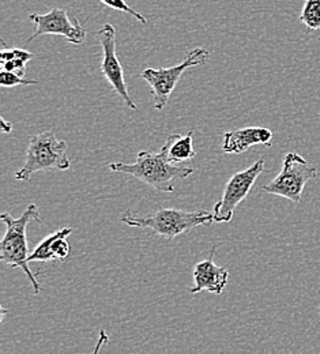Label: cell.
<instances>
[{"mask_svg": "<svg viewBox=\"0 0 320 354\" xmlns=\"http://www.w3.org/2000/svg\"><path fill=\"white\" fill-rule=\"evenodd\" d=\"M0 124H1V129H3V133H10L12 131V124L8 123L6 119L0 118Z\"/></svg>", "mask_w": 320, "mask_h": 354, "instance_id": "44dd1931", "label": "cell"}, {"mask_svg": "<svg viewBox=\"0 0 320 354\" xmlns=\"http://www.w3.org/2000/svg\"><path fill=\"white\" fill-rule=\"evenodd\" d=\"M12 52H14V59H18V60H22L25 63H28L29 60L33 59V53L25 50V49H19V48H12Z\"/></svg>", "mask_w": 320, "mask_h": 354, "instance_id": "ffe728a7", "label": "cell"}, {"mask_svg": "<svg viewBox=\"0 0 320 354\" xmlns=\"http://www.w3.org/2000/svg\"><path fill=\"white\" fill-rule=\"evenodd\" d=\"M318 176V169L300 154L290 151L285 156L282 169L273 181L263 185V191L300 203L307 183Z\"/></svg>", "mask_w": 320, "mask_h": 354, "instance_id": "5b68a950", "label": "cell"}, {"mask_svg": "<svg viewBox=\"0 0 320 354\" xmlns=\"http://www.w3.org/2000/svg\"><path fill=\"white\" fill-rule=\"evenodd\" d=\"M210 59V52L205 48L192 49L183 62L178 66L168 67V68H146L140 78L144 80L153 93L154 98V108L161 111L168 104L172 91L179 84L184 71L191 67L206 64Z\"/></svg>", "mask_w": 320, "mask_h": 354, "instance_id": "8992f818", "label": "cell"}, {"mask_svg": "<svg viewBox=\"0 0 320 354\" xmlns=\"http://www.w3.org/2000/svg\"><path fill=\"white\" fill-rule=\"evenodd\" d=\"M3 70L14 73V74L25 78V75H26V63L22 62V60L14 59V60H10V62L4 63L3 64Z\"/></svg>", "mask_w": 320, "mask_h": 354, "instance_id": "ac0fdd59", "label": "cell"}, {"mask_svg": "<svg viewBox=\"0 0 320 354\" xmlns=\"http://www.w3.org/2000/svg\"><path fill=\"white\" fill-rule=\"evenodd\" d=\"M29 19L36 29L28 43L40 36H63L71 44H82L86 39V30L77 18H70L68 12L62 8H53L48 14H30Z\"/></svg>", "mask_w": 320, "mask_h": 354, "instance_id": "9c48e42d", "label": "cell"}, {"mask_svg": "<svg viewBox=\"0 0 320 354\" xmlns=\"http://www.w3.org/2000/svg\"><path fill=\"white\" fill-rule=\"evenodd\" d=\"M265 172V160L259 158L247 169L234 174L229 178L221 199L214 205L213 217L218 223L230 222L236 207L250 195L258 177Z\"/></svg>", "mask_w": 320, "mask_h": 354, "instance_id": "52a82bcc", "label": "cell"}, {"mask_svg": "<svg viewBox=\"0 0 320 354\" xmlns=\"http://www.w3.org/2000/svg\"><path fill=\"white\" fill-rule=\"evenodd\" d=\"M98 1H101L102 4H105L106 7H109V8H112V10L123 11V12L131 14L137 21L142 22L143 25H146V24H147V19H146L142 14H139L138 11H135L134 8H131V7L126 3V0H98Z\"/></svg>", "mask_w": 320, "mask_h": 354, "instance_id": "2e32d148", "label": "cell"}, {"mask_svg": "<svg viewBox=\"0 0 320 354\" xmlns=\"http://www.w3.org/2000/svg\"><path fill=\"white\" fill-rule=\"evenodd\" d=\"M301 22L311 30L320 29V0H307L300 17Z\"/></svg>", "mask_w": 320, "mask_h": 354, "instance_id": "5bb4252c", "label": "cell"}, {"mask_svg": "<svg viewBox=\"0 0 320 354\" xmlns=\"http://www.w3.org/2000/svg\"><path fill=\"white\" fill-rule=\"evenodd\" d=\"M217 245H213L210 257L206 261L199 262L194 267V288L189 290L192 295H198L203 290L211 295H223L229 282V271L225 267H220L213 262V257Z\"/></svg>", "mask_w": 320, "mask_h": 354, "instance_id": "30bf717a", "label": "cell"}, {"mask_svg": "<svg viewBox=\"0 0 320 354\" xmlns=\"http://www.w3.org/2000/svg\"><path fill=\"white\" fill-rule=\"evenodd\" d=\"M113 174H126L154 188L158 192H175V181L184 180L194 174L192 168L175 167L168 161L167 150L160 153L139 151L134 164L113 162L109 165Z\"/></svg>", "mask_w": 320, "mask_h": 354, "instance_id": "6da1fadb", "label": "cell"}, {"mask_svg": "<svg viewBox=\"0 0 320 354\" xmlns=\"http://www.w3.org/2000/svg\"><path fill=\"white\" fill-rule=\"evenodd\" d=\"M120 221L139 229H150L156 236L165 240L188 233L192 229L210 225L214 222L213 213L209 212H185L182 209H158L149 216H139L129 210L122 214Z\"/></svg>", "mask_w": 320, "mask_h": 354, "instance_id": "3957f363", "label": "cell"}, {"mask_svg": "<svg viewBox=\"0 0 320 354\" xmlns=\"http://www.w3.org/2000/svg\"><path fill=\"white\" fill-rule=\"evenodd\" d=\"M1 221L6 223V234L0 241V261L6 265L11 266L12 268H21L26 277L29 278L33 293L40 295L43 286L37 281L36 275L32 272L29 267V247H28V226L32 222L43 223L40 218L39 209L35 203H30L23 214L19 218H14L11 214H1Z\"/></svg>", "mask_w": 320, "mask_h": 354, "instance_id": "7a4b0ae2", "label": "cell"}, {"mask_svg": "<svg viewBox=\"0 0 320 354\" xmlns=\"http://www.w3.org/2000/svg\"><path fill=\"white\" fill-rule=\"evenodd\" d=\"M192 133V131H189L187 135L172 133L168 136L162 147L167 150L168 161L171 164H180L195 158L196 151L194 149Z\"/></svg>", "mask_w": 320, "mask_h": 354, "instance_id": "7c38bea8", "label": "cell"}, {"mask_svg": "<svg viewBox=\"0 0 320 354\" xmlns=\"http://www.w3.org/2000/svg\"><path fill=\"white\" fill-rule=\"evenodd\" d=\"M319 312H320V308H319Z\"/></svg>", "mask_w": 320, "mask_h": 354, "instance_id": "7402d4cb", "label": "cell"}, {"mask_svg": "<svg viewBox=\"0 0 320 354\" xmlns=\"http://www.w3.org/2000/svg\"><path fill=\"white\" fill-rule=\"evenodd\" d=\"M73 233V227H63L49 236H46V239L35 248L33 252H30L29 255V263L30 262H52L56 261L53 257V251H52V245L53 243L60 239V237H68Z\"/></svg>", "mask_w": 320, "mask_h": 354, "instance_id": "4fadbf2b", "label": "cell"}, {"mask_svg": "<svg viewBox=\"0 0 320 354\" xmlns=\"http://www.w3.org/2000/svg\"><path fill=\"white\" fill-rule=\"evenodd\" d=\"M52 251H53V257L56 261H66L71 252V245H70L67 237L57 239L52 245Z\"/></svg>", "mask_w": 320, "mask_h": 354, "instance_id": "e0dca14e", "label": "cell"}, {"mask_svg": "<svg viewBox=\"0 0 320 354\" xmlns=\"http://www.w3.org/2000/svg\"><path fill=\"white\" fill-rule=\"evenodd\" d=\"M272 140L273 133L269 129L247 127L241 130H234L224 135L223 151L227 154H241L256 145H265L267 147H272Z\"/></svg>", "mask_w": 320, "mask_h": 354, "instance_id": "8fae6325", "label": "cell"}, {"mask_svg": "<svg viewBox=\"0 0 320 354\" xmlns=\"http://www.w3.org/2000/svg\"><path fill=\"white\" fill-rule=\"evenodd\" d=\"M70 165L66 140H59L52 131H43L30 139L25 164L15 174V178L28 181L37 172L67 171Z\"/></svg>", "mask_w": 320, "mask_h": 354, "instance_id": "277c9868", "label": "cell"}, {"mask_svg": "<svg viewBox=\"0 0 320 354\" xmlns=\"http://www.w3.org/2000/svg\"><path fill=\"white\" fill-rule=\"evenodd\" d=\"M108 342H109V335L106 334V331L104 328H101L100 333H98V339H97V344L94 346V351H93L92 354H100L102 346L106 345Z\"/></svg>", "mask_w": 320, "mask_h": 354, "instance_id": "d6986e66", "label": "cell"}, {"mask_svg": "<svg viewBox=\"0 0 320 354\" xmlns=\"http://www.w3.org/2000/svg\"><path fill=\"white\" fill-rule=\"evenodd\" d=\"M39 82L35 81V80H26L23 77H19L14 73H10V71H6L3 70L0 73V85L1 86H6V88H14V86H30V85H37Z\"/></svg>", "mask_w": 320, "mask_h": 354, "instance_id": "9a60e30c", "label": "cell"}, {"mask_svg": "<svg viewBox=\"0 0 320 354\" xmlns=\"http://www.w3.org/2000/svg\"><path fill=\"white\" fill-rule=\"evenodd\" d=\"M97 39L102 48V63H101V73L104 74L105 80L113 88L117 95L124 101V104L130 108L137 111V104L133 101L129 88L124 80V71L122 62L119 60L116 52V29L111 24H105L97 33Z\"/></svg>", "mask_w": 320, "mask_h": 354, "instance_id": "ba28073f", "label": "cell"}]
</instances>
